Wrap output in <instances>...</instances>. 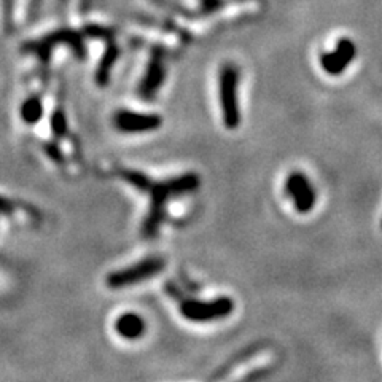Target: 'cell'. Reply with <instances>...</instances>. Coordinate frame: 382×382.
<instances>
[{"mask_svg": "<svg viewBox=\"0 0 382 382\" xmlns=\"http://www.w3.org/2000/svg\"><path fill=\"white\" fill-rule=\"evenodd\" d=\"M355 53H357V50H355L354 43L344 39L338 43L335 51L325 53V55L320 56V66L328 75L338 77V75H341L349 67V64L355 58Z\"/></svg>", "mask_w": 382, "mask_h": 382, "instance_id": "52a82bcc", "label": "cell"}, {"mask_svg": "<svg viewBox=\"0 0 382 382\" xmlns=\"http://www.w3.org/2000/svg\"><path fill=\"white\" fill-rule=\"evenodd\" d=\"M116 56H118V48H116V46L110 45L109 48H107L105 58L102 59L101 69H99V72H98V80H99V83H105V82H107V77H109L110 67H112V64L115 62Z\"/></svg>", "mask_w": 382, "mask_h": 382, "instance_id": "8fae6325", "label": "cell"}, {"mask_svg": "<svg viewBox=\"0 0 382 382\" xmlns=\"http://www.w3.org/2000/svg\"><path fill=\"white\" fill-rule=\"evenodd\" d=\"M164 269V260L163 258L153 257L147 258V260H142L136 263V265L121 269V271L112 272L109 277H107V285L110 288H125V287H132V285L141 284L147 279L156 276Z\"/></svg>", "mask_w": 382, "mask_h": 382, "instance_id": "277c9868", "label": "cell"}, {"mask_svg": "<svg viewBox=\"0 0 382 382\" xmlns=\"http://www.w3.org/2000/svg\"><path fill=\"white\" fill-rule=\"evenodd\" d=\"M67 125H66V116L62 114H58L53 116V131H55L56 136H62V134L67 132Z\"/></svg>", "mask_w": 382, "mask_h": 382, "instance_id": "7c38bea8", "label": "cell"}, {"mask_svg": "<svg viewBox=\"0 0 382 382\" xmlns=\"http://www.w3.org/2000/svg\"><path fill=\"white\" fill-rule=\"evenodd\" d=\"M13 211V204L8 201V199H5L0 196V214H10Z\"/></svg>", "mask_w": 382, "mask_h": 382, "instance_id": "4fadbf2b", "label": "cell"}, {"mask_svg": "<svg viewBox=\"0 0 382 382\" xmlns=\"http://www.w3.org/2000/svg\"><path fill=\"white\" fill-rule=\"evenodd\" d=\"M285 193L292 199L295 211L298 214H309L315 207L317 193L309 177L299 171H293L285 180Z\"/></svg>", "mask_w": 382, "mask_h": 382, "instance_id": "5b68a950", "label": "cell"}, {"mask_svg": "<svg viewBox=\"0 0 382 382\" xmlns=\"http://www.w3.org/2000/svg\"><path fill=\"white\" fill-rule=\"evenodd\" d=\"M239 71L233 64H225L220 71L218 77V96L220 107H222L223 123L227 129L238 128L241 125V110H239Z\"/></svg>", "mask_w": 382, "mask_h": 382, "instance_id": "7a4b0ae2", "label": "cell"}, {"mask_svg": "<svg viewBox=\"0 0 382 382\" xmlns=\"http://www.w3.org/2000/svg\"><path fill=\"white\" fill-rule=\"evenodd\" d=\"M123 177L129 184H132L136 188H141L144 191H148L152 195V211H150L147 222H145V234L148 236L155 234L156 229H158L161 220H163L164 204L168 202V199L193 193L201 185L199 175L193 174V172L175 177V179L169 182H163V184H152L145 175L131 171L125 172Z\"/></svg>", "mask_w": 382, "mask_h": 382, "instance_id": "6da1fadb", "label": "cell"}, {"mask_svg": "<svg viewBox=\"0 0 382 382\" xmlns=\"http://www.w3.org/2000/svg\"><path fill=\"white\" fill-rule=\"evenodd\" d=\"M115 126L118 131L126 134H139V132H152L159 129L163 125L159 115L156 114H137L131 110H120L115 115Z\"/></svg>", "mask_w": 382, "mask_h": 382, "instance_id": "8992f818", "label": "cell"}, {"mask_svg": "<svg viewBox=\"0 0 382 382\" xmlns=\"http://www.w3.org/2000/svg\"><path fill=\"white\" fill-rule=\"evenodd\" d=\"M234 312V301L228 297H218L211 301L186 299L180 304V314L195 324H209L227 319Z\"/></svg>", "mask_w": 382, "mask_h": 382, "instance_id": "3957f363", "label": "cell"}, {"mask_svg": "<svg viewBox=\"0 0 382 382\" xmlns=\"http://www.w3.org/2000/svg\"><path fill=\"white\" fill-rule=\"evenodd\" d=\"M115 330L118 336L125 338V340H139L145 333V322L139 314L134 312H126L121 314L115 322Z\"/></svg>", "mask_w": 382, "mask_h": 382, "instance_id": "9c48e42d", "label": "cell"}, {"mask_svg": "<svg viewBox=\"0 0 382 382\" xmlns=\"http://www.w3.org/2000/svg\"><path fill=\"white\" fill-rule=\"evenodd\" d=\"M42 115L43 107L40 99L32 98L29 101H26L23 107H21V118H23V121L28 123V125H35L42 118Z\"/></svg>", "mask_w": 382, "mask_h": 382, "instance_id": "30bf717a", "label": "cell"}, {"mask_svg": "<svg viewBox=\"0 0 382 382\" xmlns=\"http://www.w3.org/2000/svg\"><path fill=\"white\" fill-rule=\"evenodd\" d=\"M381 228H382V220H381Z\"/></svg>", "mask_w": 382, "mask_h": 382, "instance_id": "5bb4252c", "label": "cell"}, {"mask_svg": "<svg viewBox=\"0 0 382 382\" xmlns=\"http://www.w3.org/2000/svg\"><path fill=\"white\" fill-rule=\"evenodd\" d=\"M166 77V69L163 64V59H161L159 53H155L150 59L147 73H145V78L141 85V94L145 99H152L156 94V91L159 89V86L163 85Z\"/></svg>", "mask_w": 382, "mask_h": 382, "instance_id": "ba28073f", "label": "cell"}]
</instances>
